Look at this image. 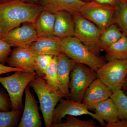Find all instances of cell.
<instances>
[{
  "label": "cell",
  "mask_w": 127,
  "mask_h": 127,
  "mask_svg": "<svg viewBox=\"0 0 127 127\" xmlns=\"http://www.w3.org/2000/svg\"><path fill=\"white\" fill-rule=\"evenodd\" d=\"M43 9L38 4L21 0H11L0 4V29L6 33L21 24H35Z\"/></svg>",
  "instance_id": "1"
},
{
  "label": "cell",
  "mask_w": 127,
  "mask_h": 127,
  "mask_svg": "<svg viewBox=\"0 0 127 127\" xmlns=\"http://www.w3.org/2000/svg\"><path fill=\"white\" fill-rule=\"evenodd\" d=\"M29 85L37 95L46 127H51L54 109L64 96L61 92L50 86L43 78L36 75Z\"/></svg>",
  "instance_id": "2"
},
{
  "label": "cell",
  "mask_w": 127,
  "mask_h": 127,
  "mask_svg": "<svg viewBox=\"0 0 127 127\" xmlns=\"http://www.w3.org/2000/svg\"><path fill=\"white\" fill-rule=\"evenodd\" d=\"M62 52L76 63L84 64L97 71L105 63L74 36L61 39Z\"/></svg>",
  "instance_id": "3"
},
{
  "label": "cell",
  "mask_w": 127,
  "mask_h": 127,
  "mask_svg": "<svg viewBox=\"0 0 127 127\" xmlns=\"http://www.w3.org/2000/svg\"><path fill=\"white\" fill-rule=\"evenodd\" d=\"M74 36L89 50L99 56L102 52L100 37L103 31L79 13L73 15Z\"/></svg>",
  "instance_id": "4"
},
{
  "label": "cell",
  "mask_w": 127,
  "mask_h": 127,
  "mask_svg": "<svg viewBox=\"0 0 127 127\" xmlns=\"http://www.w3.org/2000/svg\"><path fill=\"white\" fill-rule=\"evenodd\" d=\"M36 76L35 72L22 71L15 72L13 75L0 77V83L5 88L9 94L12 110H21L25 89Z\"/></svg>",
  "instance_id": "5"
},
{
  "label": "cell",
  "mask_w": 127,
  "mask_h": 127,
  "mask_svg": "<svg viewBox=\"0 0 127 127\" xmlns=\"http://www.w3.org/2000/svg\"><path fill=\"white\" fill-rule=\"evenodd\" d=\"M97 78L96 71L84 64L76 63L70 75L69 99L82 102L87 89Z\"/></svg>",
  "instance_id": "6"
},
{
  "label": "cell",
  "mask_w": 127,
  "mask_h": 127,
  "mask_svg": "<svg viewBox=\"0 0 127 127\" xmlns=\"http://www.w3.org/2000/svg\"><path fill=\"white\" fill-rule=\"evenodd\" d=\"M96 72L97 78L113 92L121 89L127 75V59L108 61Z\"/></svg>",
  "instance_id": "7"
},
{
  "label": "cell",
  "mask_w": 127,
  "mask_h": 127,
  "mask_svg": "<svg viewBox=\"0 0 127 127\" xmlns=\"http://www.w3.org/2000/svg\"><path fill=\"white\" fill-rule=\"evenodd\" d=\"M116 7L117 6L103 4L94 1L86 2L79 14L103 31L114 23V16Z\"/></svg>",
  "instance_id": "8"
},
{
  "label": "cell",
  "mask_w": 127,
  "mask_h": 127,
  "mask_svg": "<svg viewBox=\"0 0 127 127\" xmlns=\"http://www.w3.org/2000/svg\"><path fill=\"white\" fill-rule=\"evenodd\" d=\"M89 115L96 119L102 127L106 123L95 113L91 112L83 103L69 99H62L57 105L53 114V123L61 122L67 116H78Z\"/></svg>",
  "instance_id": "9"
},
{
  "label": "cell",
  "mask_w": 127,
  "mask_h": 127,
  "mask_svg": "<svg viewBox=\"0 0 127 127\" xmlns=\"http://www.w3.org/2000/svg\"><path fill=\"white\" fill-rule=\"evenodd\" d=\"M39 38L34 25L31 23H23L8 32L0 35V39L7 42L11 47L28 48Z\"/></svg>",
  "instance_id": "10"
},
{
  "label": "cell",
  "mask_w": 127,
  "mask_h": 127,
  "mask_svg": "<svg viewBox=\"0 0 127 127\" xmlns=\"http://www.w3.org/2000/svg\"><path fill=\"white\" fill-rule=\"evenodd\" d=\"M25 107L18 127H41V120L37 102L28 86L25 89Z\"/></svg>",
  "instance_id": "11"
},
{
  "label": "cell",
  "mask_w": 127,
  "mask_h": 127,
  "mask_svg": "<svg viewBox=\"0 0 127 127\" xmlns=\"http://www.w3.org/2000/svg\"><path fill=\"white\" fill-rule=\"evenodd\" d=\"M112 93L108 87L97 78L87 89L82 102L89 110L94 109L98 104L110 97Z\"/></svg>",
  "instance_id": "12"
},
{
  "label": "cell",
  "mask_w": 127,
  "mask_h": 127,
  "mask_svg": "<svg viewBox=\"0 0 127 127\" xmlns=\"http://www.w3.org/2000/svg\"><path fill=\"white\" fill-rule=\"evenodd\" d=\"M35 56L28 48H15L6 63L12 67L22 68L26 72H34Z\"/></svg>",
  "instance_id": "13"
},
{
  "label": "cell",
  "mask_w": 127,
  "mask_h": 127,
  "mask_svg": "<svg viewBox=\"0 0 127 127\" xmlns=\"http://www.w3.org/2000/svg\"><path fill=\"white\" fill-rule=\"evenodd\" d=\"M58 79L60 91L65 99H69L68 88L71 71L76 63L67 56L64 53L58 56Z\"/></svg>",
  "instance_id": "14"
},
{
  "label": "cell",
  "mask_w": 127,
  "mask_h": 127,
  "mask_svg": "<svg viewBox=\"0 0 127 127\" xmlns=\"http://www.w3.org/2000/svg\"><path fill=\"white\" fill-rule=\"evenodd\" d=\"M61 39L56 36L39 37L28 48L36 55L58 56L62 53Z\"/></svg>",
  "instance_id": "15"
},
{
  "label": "cell",
  "mask_w": 127,
  "mask_h": 127,
  "mask_svg": "<svg viewBox=\"0 0 127 127\" xmlns=\"http://www.w3.org/2000/svg\"><path fill=\"white\" fill-rule=\"evenodd\" d=\"M38 2L43 10L53 13L63 11L73 15L79 13L86 2L82 0H38Z\"/></svg>",
  "instance_id": "16"
},
{
  "label": "cell",
  "mask_w": 127,
  "mask_h": 127,
  "mask_svg": "<svg viewBox=\"0 0 127 127\" xmlns=\"http://www.w3.org/2000/svg\"><path fill=\"white\" fill-rule=\"evenodd\" d=\"M54 34L59 38L73 36L75 32L73 18L71 14L66 11H59L55 13Z\"/></svg>",
  "instance_id": "17"
},
{
  "label": "cell",
  "mask_w": 127,
  "mask_h": 127,
  "mask_svg": "<svg viewBox=\"0 0 127 127\" xmlns=\"http://www.w3.org/2000/svg\"><path fill=\"white\" fill-rule=\"evenodd\" d=\"M56 14L43 10L37 19L34 25L39 37L55 36L54 28Z\"/></svg>",
  "instance_id": "18"
},
{
  "label": "cell",
  "mask_w": 127,
  "mask_h": 127,
  "mask_svg": "<svg viewBox=\"0 0 127 127\" xmlns=\"http://www.w3.org/2000/svg\"><path fill=\"white\" fill-rule=\"evenodd\" d=\"M94 110L95 113L106 123H113L120 120L117 108L111 97L100 103Z\"/></svg>",
  "instance_id": "19"
},
{
  "label": "cell",
  "mask_w": 127,
  "mask_h": 127,
  "mask_svg": "<svg viewBox=\"0 0 127 127\" xmlns=\"http://www.w3.org/2000/svg\"><path fill=\"white\" fill-rule=\"evenodd\" d=\"M108 61L127 59V36L123 35L118 40L105 49Z\"/></svg>",
  "instance_id": "20"
},
{
  "label": "cell",
  "mask_w": 127,
  "mask_h": 127,
  "mask_svg": "<svg viewBox=\"0 0 127 127\" xmlns=\"http://www.w3.org/2000/svg\"><path fill=\"white\" fill-rule=\"evenodd\" d=\"M118 27L115 23L112 24L102 32L100 37L102 51H105L108 46L116 42L123 35Z\"/></svg>",
  "instance_id": "21"
},
{
  "label": "cell",
  "mask_w": 127,
  "mask_h": 127,
  "mask_svg": "<svg viewBox=\"0 0 127 127\" xmlns=\"http://www.w3.org/2000/svg\"><path fill=\"white\" fill-rule=\"evenodd\" d=\"M58 56L53 57L46 70L43 78L50 86L60 91L58 79Z\"/></svg>",
  "instance_id": "22"
},
{
  "label": "cell",
  "mask_w": 127,
  "mask_h": 127,
  "mask_svg": "<svg viewBox=\"0 0 127 127\" xmlns=\"http://www.w3.org/2000/svg\"><path fill=\"white\" fill-rule=\"evenodd\" d=\"M114 20L123 34L127 36V1H121L117 6Z\"/></svg>",
  "instance_id": "23"
},
{
  "label": "cell",
  "mask_w": 127,
  "mask_h": 127,
  "mask_svg": "<svg viewBox=\"0 0 127 127\" xmlns=\"http://www.w3.org/2000/svg\"><path fill=\"white\" fill-rule=\"evenodd\" d=\"M64 123H52L51 127H97L96 123L93 120H84L77 118L76 116H66Z\"/></svg>",
  "instance_id": "24"
},
{
  "label": "cell",
  "mask_w": 127,
  "mask_h": 127,
  "mask_svg": "<svg viewBox=\"0 0 127 127\" xmlns=\"http://www.w3.org/2000/svg\"><path fill=\"white\" fill-rule=\"evenodd\" d=\"M110 97L116 104L119 120L127 119V96L121 89L113 92Z\"/></svg>",
  "instance_id": "25"
},
{
  "label": "cell",
  "mask_w": 127,
  "mask_h": 127,
  "mask_svg": "<svg viewBox=\"0 0 127 127\" xmlns=\"http://www.w3.org/2000/svg\"><path fill=\"white\" fill-rule=\"evenodd\" d=\"M21 110L0 111V127H12L15 126L21 115Z\"/></svg>",
  "instance_id": "26"
},
{
  "label": "cell",
  "mask_w": 127,
  "mask_h": 127,
  "mask_svg": "<svg viewBox=\"0 0 127 127\" xmlns=\"http://www.w3.org/2000/svg\"><path fill=\"white\" fill-rule=\"evenodd\" d=\"M53 56L36 55L35 59V72L37 76L43 78L46 70Z\"/></svg>",
  "instance_id": "27"
},
{
  "label": "cell",
  "mask_w": 127,
  "mask_h": 127,
  "mask_svg": "<svg viewBox=\"0 0 127 127\" xmlns=\"http://www.w3.org/2000/svg\"><path fill=\"white\" fill-rule=\"evenodd\" d=\"M11 47L7 42L0 39V63L4 65L12 51Z\"/></svg>",
  "instance_id": "28"
},
{
  "label": "cell",
  "mask_w": 127,
  "mask_h": 127,
  "mask_svg": "<svg viewBox=\"0 0 127 127\" xmlns=\"http://www.w3.org/2000/svg\"><path fill=\"white\" fill-rule=\"evenodd\" d=\"M11 108L10 100L2 92H0V111H8Z\"/></svg>",
  "instance_id": "29"
},
{
  "label": "cell",
  "mask_w": 127,
  "mask_h": 127,
  "mask_svg": "<svg viewBox=\"0 0 127 127\" xmlns=\"http://www.w3.org/2000/svg\"><path fill=\"white\" fill-rule=\"evenodd\" d=\"M18 71H25L22 68L13 67L10 66L5 65L4 64L0 63V75L10 72H15Z\"/></svg>",
  "instance_id": "30"
},
{
  "label": "cell",
  "mask_w": 127,
  "mask_h": 127,
  "mask_svg": "<svg viewBox=\"0 0 127 127\" xmlns=\"http://www.w3.org/2000/svg\"><path fill=\"white\" fill-rule=\"evenodd\" d=\"M104 127H127V119H122L110 123H106Z\"/></svg>",
  "instance_id": "31"
},
{
  "label": "cell",
  "mask_w": 127,
  "mask_h": 127,
  "mask_svg": "<svg viewBox=\"0 0 127 127\" xmlns=\"http://www.w3.org/2000/svg\"><path fill=\"white\" fill-rule=\"evenodd\" d=\"M95 1L103 4L117 6L122 0H95Z\"/></svg>",
  "instance_id": "32"
},
{
  "label": "cell",
  "mask_w": 127,
  "mask_h": 127,
  "mask_svg": "<svg viewBox=\"0 0 127 127\" xmlns=\"http://www.w3.org/2000/svg\"><path fill=\"white\" fill-rule=\"evenodd\" d=\"M121 89L123 92L127 96V75L124 79Z\"/></svg>",
  "instance_id": "33"
},
{
  "label": "cell",
  "mask_w": 127,
  "mask_h": 127,
  "mask_svg": "<svg viewBox=\"0 0 127 127\" xmlns=\"http://www.w3.org/2000/svg\"><path fill=\"white\" fill-rule=\"evenodd\" d=\"M25 1L26 2L33 4H38V0H25Z\"/></svg>",
  "instance_id": "34"
},
{
  "label": "cell",
  "mask_w": 127,
  "mask_h": 127,
  "mask_svg": "<svg viewBox=\"0 0 127 127\" xmlns=\"http://www.w3.org/2000/svg\"><path fill=\"white\" fill-rule=\"evenodd\" d=\"M11 0H0V4L6 2V1H9Z\"/></svg>",
  "instance_id": "35"
},
{
  "label": "cell",
  "mask_w": 127,
  "mask_h": 127,
  "mask_svg": "<svg viewBox=\"0 0 127 127\" xmlns=\"http://www.w3.org/2000/svg\"><path fill=\"white\" fill-rule=\"evenodd\" d=\"M123 1H127V0H122Z\"/></svg>",
  "instance_id": "36"
},
{
  "label": "cell",
  "mask_w": 127,
  "mask_h": 127,
  "mask_svg": "<svg viewBox=\"0 0 127 127\" xmlns=\"http://www.w3.org/2000/svg\"><path fill=\"white\" fill-rule=\"evenodd\" d=\"M1 34V32L0 29V35Z\"/></svg>",
  "instance_id": "37"
},
{
  "label": "cell",
  "mask_w": 127,
  "mask_h": 127,
  "mask_svg": "<svg viewBox=\"0 0 127 127\" xmlns=\"http://www.w3.org/2000/svg\"><path fill=\"white\" fill-rule=\"evenodd\" d=\"M21 0L24 1H25V0Z\"/></svg>",
  "instance_id": "38"
}]
</instances>
